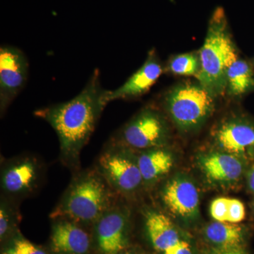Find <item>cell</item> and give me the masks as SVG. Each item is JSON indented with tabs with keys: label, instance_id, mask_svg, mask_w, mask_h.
I'll return each instance as SVG.
<instances>
[{
	"label": "cell",
	"instance_id": "2e32d148",
	"mask_svg": "<svg viewBox=\"0 0 254 254\" xmlns=\"http://www.w3.org/2000/svg\"><path fill=\"white\" fill-rule=\"evenodd\" d=\"M136 155L144 186L154 185L173 168V154L164 146L141 150Z\"/></svg>",
	"mask_w": 254,
	"mask_h": 254
},
{
	"label": "cell",
	"instance_id": "603a6c76",
	"mask_svg": "<svg viewBox=\"0 0 254 254\" xmlns=\"http://www.w3.org/2000/svg\"><path fill=\"white\" fill-rule=\"evenodd\" d=\"M246 217L245 205L240 200L230 198L227 222L237 224L243 221Z\"/></svg>",
	"mask_w": 254,
	"mask_h": 254
},
{
	"label": "cell",
	"instance_id": "44dd1931",
	"mask_svg": "<svg viewBox=\"0 0 254 254\" xmlns=\"http://www.w3.org/2000/svg\"><path fill=\"white\" fill-rule=\"evenodd\" d=\"M6 247L13 249L18 254H52L48 249L32 243L24 238L21 233L18 234L4 247Z\"/></svg>",
	"mask_w": 254,
	"mask_h": 254
},
{
	"label": "cell",
	"instance_id": "484cf974",
	"mask_svg": "<svg viewBox=\"0 0 254 254\" xmlns=\"http://www.w3.org/2000/svg\"><path fill=\"white\" fill-rule=\"evenodd\" d=\"M247 183L250 190L254 193V166L251 169L247 175Z\"/></svg>",
	"mask_w": 254,
	"mask_h": 254
},
{
	"label": "cell",
	"instance_id": "5b68a950",
	"mask_svg": "<svg viewBox=\"0 0 254 254\" xmlns=\"http://www.w3.org/2000/svg\"><path fill=\"white\" fill-rule=\"evenodd\" d=\"M133 151L110 140L93 165L120 198L136 194L144 187Z\"/></svg>",
	"mask_w": 254,
	"mask_h": 254
},
{
	"label": "cell",
	"instance_id": "ba28073f",
	"mask_svg": "<svg viewBox=\"0 0 254 254\" xmlns=\"http://www.w3.org/2000/svg\"><path fill=\"white\" fill-rule=\"evenodd\" d=\"M131 214L119 200L91 227L97 254H118L129 247Z\"/></svg>",
	"mask_w": 254,
	"mask_h": 254
},
{
	"label": "cell",
	"instance_id": "5bb4252c",
	"mask_svg": "<svg viewBox=\"0 0 254 254\" xmlns=\"http://www.w3.org/2000/svg\"><path fill=\"white\" fill-rule=\"evenodd\" d=\"M163 72L155 50H150L145 63L121 86L110 91V103L118 100L138 98L147 93Z\"/></svg>",
	"mask_w": 254,
	"mask_h": 254
},
{
	"label": "cell",
	"instance_id": "ffe728a7",
	"mask_svg": "<svg viewBox=\"0 0 254 254\" xmlns=\"http://www.w3.org/2000/svg\"><path fill=\"white\" fill-rule=\"evenodd\" d=\"M168 68L170 72L175 75L196 77L200 69L199 53L175 55L169 61Z\"/></svg>",
	"mask_w": 254,
	"mask_h": 254
},
{
	"label": "cell",
	"instance_id": "9c48e42d",
	"mask_svg": "<svg viewBox=\"0 0 254 254\" xmlns=\"http://www.w3.org/2000/svg\"><path fill=\"white\" fill-rule=\"evenodd\" d=\"M27 58L11 46L0 48V113L4 116L9 105L22 91L28 76Z\"/></svg>",
	"mask_w": 254,
	"mask_h": 254
},
{
	"label": "cell",
	"instance_id": "6da1fadb",
	"mask_svg": "<svg viewBox=\"0 0 254 254\" xmlns=\"http://www.w3.org/2000/svg\"><path fill=\"white\" fill-rule=\"evenodd\" d=\"M110 91L101 84L100 70L95 69L86 86L68 101L34 112L36 118L53 127L60 143V163L71 174L81 170V154L110 103Z\"/></svg>",
	"mask_w": 254,
	"mask_h": 254
},
{
	"label": "cell",
	"instance_id": "ac0fdd59",
	"mask_svg": "<svg viewBox=\"0 0 254 254\" xmlns=\"http://www.w3.org/2000/svg\"><path fill=\"white\" fill-rule=\"evenodd\" d=\"M254 89V71L245 60H235L226 74L225 92L232 97H241Z\"/></svg>",
	"mask_w": 254,
	"mask_h": 254
},
{
	"label": "cell",
	"instance_id": "3957f363",
	"mask_svg": "<svg viewBox=\"0 0 254 254\" xmlns=\"http://www.w3.org/2000/svg\"><path fill=\"white\" fill-rule=\"evenodd\" d=\"M198 53L200 69L196 81L217 98L225 93L227 70L239 58L221 8L215 9L212 15L204 43Z\"/></svg>",
	"mask_w": 254,
	"mask_h": 254
},
{
	"label": "cell",
	"instance_id": "8fae6325",
	"mask_svg": "<svg viewBox=\"0 0 254 254\" xmlns=\"http://www.w3.org/2000/svg\"><path fill=\"white\" fill-rule=\"evenodd\" d=\"M160 199L175 218L190 222L199 214V193L189 177L177 175L169 180L160 190Z\"/></svg>",
	"mask_w": 254,
	"mask_h": 254
},
{
	"label": "cell",
	"instance_id": "8992f818",
	"mask_svg": "<svg viewBox=\"0 0 254 254\" xmlns=\"http://www.w3.org/2000/svg\"><path fill=\"white\" fill-rule=\"evenodd\" d=\"M45 176V164L36 155L23 153L13 158H1V195L21 203L36 194L43 185Z\"/></svg>",
	"mask_w": 254,
	"mask_h": 254
},
{
	"label": "cell",
	"instance_id": "7a4b0ae2",
	"mask_svg": "<svg viewBox=\"0 0 254 254\" xmlns=\"http://www.w3.org/2000/svg\"><path fill=\"white\" fill-rule=\"evenodd\" d=\"M120 198L94 166L81 169L72 174L50 218H66L91 228Z\"/></svg>",
	"mask_w": 254,
	"mask_h": 254
},
{
	"label": "cell",
	"instance_id": "e0dca14e",
	"mask_svg": "<svg viewBox=\"0 0 254 254\" xmlns=\"http://www.w3.org/2000/svg\"><path fill=\"white\" fill-rule=\"evenodd\" d=\"M204 237L213 247L239 248L243 245L245 231L243 227L237 224L215 221L205 227Z\"/></svg>",
	"mask_w": 254,
	"mask_h": 254
},
{
	"label": "cell",
	"instance_id": "4316f807",
	"mask_svg": "<svg viewBox=\"0 0 254 254\" xmlns=\"http://www.w3.org/2000/svg\"><path fill=\"white\" fill-rule=\"evenodd\" d=\"M118 254H148L145 253L144 252H142V251L137 250H133V249L130 248V247H128V248L126 249L123 251V252H120V253Z\"/></svg>",
	"mask_w": 254,
	"mask_h": 254
},
{
	"label": "cell",
	"instance_id": "cb8c5ba5",
	"mask_svg": "<svg viewBox=\"0 0 254 254\" xmlns=\"http://www.w3.org/2000/svg\"><path fill=\"white\" fill-rule=\"evenodd\" d=\"M162 254H194L191 246L186 240H182Z\"/></svg>",
	"mask_w": 254,
	"mask_h": 254
},
{
	"label": "cell",
	"instance_id": "d6986e66",
	"mask_svg": "<svg viewBox=\"0 0 254 254\" xmlns=\"http://www.w3.org/2000/svg\"><path fill=\"white\" fill-rule=\"evenodd\" d=\"M20 203L5 195L0 197V241L3 247L20 233Z\"/></svg>",
	"mask_w": 254,
	"mask_h": 254
},
{
	"label": "cell",
	"instance_id": "9a60e30c",
	"mask_svg": "<svg viewBox=\"0 0 254 254\" xmlns=\"http://www.w3.org/2000/svg\"><path fill=\"white\" fill-rule=\"evenodd\" d=\"M144 230L155 251L163 254L182 240L177 227L168 215L150 209L144 214Z\"/></svg>",
	"mask_w": 254,
	"mask_h": 254
},
{
	"label": "cell",
	"instance_id": "7402d4cb",
	"mask_svg": "<svg viewBox=\"0 0 254 254\" xmlns=\"http://www.w3.org/2000/svg\"><path fill=\"white\" fill-rule=\"evenodd\" d=\"M229 200L230 198L220 197L212 202L210 207V215L215 221L227 222Z\"/></svg>",
	"mask_w": 254,
	"mask_h": 254
},
{
	"label": "cell",
	"instance_id": "277c9868",
	"mask_svg": "<svg viewBox=\"0 0 254 254\" xmlns=\"http://www.w3.org/2000/svg\"><path fill=\"white\" fill-rule=\"evenodd\" d=\"M215 98L198 81H187L167 92L164 105L175 125L188 132L199 128L210 118L215 109Z\"/></svg>",
	"mask_w": 254,
	"mask_h": 254
},
{
	"label": "cell",
	"instance_id": "7c38bea8",
	"mask_svg": "<svg viewBox=\"0 0 254 254\" xmlns=\"http://www.w3.org/2000/svg\"><path fill=\"white\" fill-rule=\"evenodd\" d=\"M49 250L52 254H92L91 228L66 218L51 219Z\"/></svg>",
	"mask_w": 254,
	"mask_h": 254
},
{
	"label": "cell",
	"instance_id": "30bf717a",
	"mask_svg": "<svg viewBox=\"0 0 254 254\" xmlns=\"http://www.w3.org/2000/svg\"><path fill=\"white\" fill-rule=\"evenodd\" d=\"M218 150L235 155L246 163L254 161V126L241 118H229L213 132Z\"/></svg>",
	"mask_w": 254,
	"mask_h": 254
},
{
	"label": "cell",
	"instance_id": "4fadbf2b",
	"mask_svg": "<svg viewBox=\"0 0 254 254\" xmlns=\"http://www.w3.org/2000/svg\"><path fill=\"white\" fill-rule=\"evenodd\" d=\"M245 161L221 150L199 155L198 166L208 181L218 186L236 185L243 176Z\"/></svg>",
	"mask_w": 254,
	"mask_h": 254
},
{
	"label": "cell",
	"instance_id": "83f0119b",
	"mask_svg": "<svg viewBox=\"0 0 254 254\" xmlns=\"http://www.w3.org/2000/svg\"><path fill=\"white\" fill-rule=\"evenodd\" d=\"M1 254H18L13 249L10 248V247H4L3 248V252Z\"/></svg>",
	"mask_w": 254,
	"mask_h": 254
},
{
	"label": "cell",
	"instance_id": "d4e9b609",
	"mask_svg": "<svg viewBox=\"0 0 254 254\" xmlns=\"http://www.w3.org/2000/svg\"><path fill=\"white\" fill-rule=\"evenodd\" d=\"M203 254H247L242 247L239 248L222 249L216 247H210L207 249Z\"/></svg>",
	"mask_w": 254,
	"mask_h": 254
},
{
	"label": "cell",
	"instance_id": "52a82bcc",
	"mask_svg": "<svg viewBox=\"0 0 254 254\" xmlns=\"http://www.w3.org/2000/svg\"><path fill=\"white\" fill-rule=\"evenodd\" d=\"M169 128L160 112L151 107L143 108L110 138V141L133 150L165 146Z\"/></svg>",
	"mask_w": 254,
	"mask_h": 254
}]
</instances>
